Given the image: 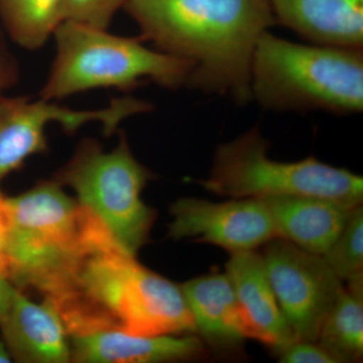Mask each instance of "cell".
Masks as SVG:
<instances>
[{
  "label": "cell",
  "mask_w": 363,
  "mask_h": 363,
  "mask_svg": "<svg viewBox=\"0 0 363 363\" xmlns=\"http://www.w3.org/2000/svg\"><path fill=\"white\" fill-rule=\"evenodd\" d=\"M123 9L145 42L191 64L186 88L252 101L255 48L277 25L267 0H126Z\"/></svg>",
  "instance_id": "cell-1"
},
{
  "label": "cell",
  "mask_w": 363,
  "mask_h": 363,
  "mask_svg": "<svg viewBox=\"0 0 363 363\" xmlns=\"http://www.w3.org/2000/svg\"><path fill=\"white\" fill-rule=\"evenodd\" d=\"M142 267L85 207L78 235L40 260L20 290L40 294L70 336L128 333Z\"/></svg>",
  "instance_id": "cell-2"
},
{
  "label": "cell",
  "mask_w": 363,
  "mask_h": 363,
  "mask_svg": "<svg viewBox=\"0 0 363 363\" xmlns=\"http://www.w3.org/2000/svg\"><path fill=\"white\" fill-rule=\"evenodd\" d=\"M252 100L274 112L363 111V50L295 43L266 32L255 48Z\"/></svg>",
  "instance_id": "cell-3"
},
{
  "label": "cell",
  "mask_w": 363,
  "mask_h": 363,
  "mask_svg": "<svg viewBox=\"0 0 363 363\" xmlns=\"http://www.w3.org/2000/svg\"><path fill=\"white\" fill-rule=\"evenodd\" d=\"M54 37L56 55L40 91L42 99L54 101L97 88L130 91L149 82L169 90L187 87L191 64L150 49L140 35L121 37L65 21Z\"/></svg>",
  "instance_id": "cell-4"
},
{
  "label": "cell",
  "mask_w": 363,
  "mask_h": 363,
  "mask_svg": "<svg viewBox=\"0 0 363 363\" xmlns=\"http://www.w3.org/2000/svg\"><path fill=\"white\" fill-rule=\"evenodd\" d=\"M269 142L259 125L216 147L209 176L197 181L208 192L230 199L313 196L352 208L363 201V179L308 157L298 162L267 156Z\"/></svg>",
  "instance_id": "cell-5"
},
{
  "label": "cell",
  "mask_w": 363,
  "mask_h": 363,
  "mask_svg": "<svg viewBox=\"0 0 363 363\" xmlns=\"http://www.w3.org/2000/svg\"><path fill=\"white\" fill-rule=\"evenodd\" d=\"M155 176L133 156L125 135L111 152L94 140H84L57 174L60 185L76 193L111 231L117 242L136 257L150 242L156 211L142 199L143 188Z\"/></svg>",
  "instance_id": "cell-6"
},
{
  "label": "cell",
  "mask_w": 363,
  "mask_h": 363,
  "mask_svg": "<svg viewBox=\"0 0 363 363\" xmlns=\"http://www.w3.org/2000/svg\"><path fill=\"white\" fill-rule=\"evenodd\" d=\"M152 109L150 102L135 97L117 98L105 108L75 111L42 98L0 95V182L26 159L47 150L45 130L50 123H59L67 133H74L96 121L102 124L104 135H111L128 117Z\"/></svg>",
  "instance_id": "cell-7"
},
{
  "label": "cell",
  "mask_w": 363,
  "mask_h": 363,
  "mask_svg": "<svg viewBox=\"0 0 363 363\" xmlns=\"http://www.w3.org/2000/svg\"><path fill=\"white\" fill-rule=\"evenodd\" d=\"M264 266L274 296L296 340L317 342L343 281L321 255L274 238L264 245Z\"/></svg>",
  "instance_id": "cell-8"
},
{
  "label": "cell",
  "mask_w": 363,
  "mask_h": 363,
  "mask_svg": "<svg viewBox=\"0 0 363 363\" xmlns=\"http://www.w3.org/2000/svg\"><path fill=\"white\" fill-rule=\"evenodd\" d=\"M6 272L73 240L80 230L85 210L57 181L43 182L23 194L6 198Z\"/></svg>",
  "instance_id": "cell-9"
},
{
  "label": "cell",
  "mask_w": 363,
  "mask_h": 363,
  "mask_svg": "<svg viewBox=\"0 0 363 363\" xmlns=\"http://www.w3.org/2000/svg\"><path fill=\"white\" fill-rule=\"evenodd\" d=\"M169 236L209 243L233 253L255 250L277 238L271 214L259 198L210 202L181 198L169 208Z\"/></svg>",
  "instance_id": "cell-10"
},
{
  "label": "cell",
  "mask_w": 363,
  "mask_h": 363,
  "mask_svg": "<svg viewBox=\"0 0 363 363\" xmlns=\"http://www.w3.org/2000/svg\"><path fill=\"white\" fill-rule=\"evenodd\" d=\"M225 272L235 293L245 337L255 339L279 354L296 341L274 296L262 253H233Z\"/></svg>",
  "instance_id": "cell-11"
},
{
  "label": "cell",
  "mask_w": 363,
  "mask_h": 363,
  "mask_svg": "<svg viewBox=\"0 0 363 363\" xmlns=\"http://www.w3.org/2000/svg\"><path fill=\"white\" fill-rule=\"evenodd\" d=\"M0 330L11 358L18 362H71L69 333L49 303H33L16 289Z\"/></svg>",
  "instance_id": "cell-12"
},
{
  "label": "cell",
  "mask_w": 363,
  "mask_h": 363,
  "mask_svg": "<svg viewBox=\"0 0 363 363\" xmlns=\"http://www.w3.org/2000/svg\"><path fill=\"white\" fill-rule=\"evenodd\" d=\"M277 25L310 44L363 50V0H267Z\"/></svg>",
  "instance_id": "cell-13"
},
{
  "label": "cell",
  "mask_w": 363,
  "mask_h": 363,
  "mask_svg": "<svg viewBox=\"0 0 363 363\" xmlns=\"http://www.w3.org/2000/svg\"><path fill=\"white\" fill-rule=\"evenodd\" d=\"M71 362L159 363L193 359L205 348L196 334L142 336L119 331L71 336Z\"/></svg>",
  "instance_id": "cell-14"
},
{
  "label": "cell",
  "mask_w": 363,
  "mask_h": 363,
  "mask_svg": "<svg viewBox=\"0 0 363 363\" xmlns=\"http://www.w3.org/2000/svg\"><path fill=\"white\" fill-rule=\"evenodd\" d=\"M196 335L220 355L236 354L243 347V331L235 293L226 272H213L181 285Z\"/></svg>",
  "instance_id": "cell-15"
},
{
  "label": "cell",
  "mask_w": 363,
  "mask_h": 363,
  "mask_svg": "<svg viewBox=\"0 0 363 363\" xmlns=\"http://www.w3.org/2000/svg\"><path fill=\"white\" fill-rule=\"evenodd\" d=\"M271 214L277 238L306 252L322 255L342 230L350 208L313 196L262 198Z\"/></svg>",
  "instance_id": "cell-16"
},
{
  "label": "cell",
  "mask_w": 363,
  "mask_h": 363,
  "mask_svg": "<svg viewBox=\"0 0 363 363\" xmlns=\"http://www.w3.org/2000/svg\"><path fill=\"white\" fill-rule=\"evenodd\" d=\"M63 21V0H0L7 38L28 51L42 48Z\"/></svg>",
  "instance_id": "cell-17"
},
{
  "label": "cell",
  "mask_w": 363,
  "mask_h": 363,
  "mask_svg": "<svg viewBox=\"0 0 363 363\" xmlns=\"http://www.w3.org/2000/svg\"><path fill=\"white\" fill-rule=\"evenodd\" d=\"M317 342L338 363L362 359L363 295L344 286L322 324Z\"/></svg>",
  "instance_id": "cell-18"
},
{
  "label": "cell",
  "mask_w": 363,
  "mask_h": 363,
  "mask_svg": "<svg viewBox=\"0 0 363 363\" xmlns=\"http://www.w3.org/2000/svg\"><path fill=\"white\" fill-rule=\"evenodd\" d=\"M342 281L363 274V207L352 208L342 230L321 255Z\"/></svg>",
  "instance_id": "cell-19"
},
{
  "label": "cell",
  "mask_w": 363,
  "mask_h": 363,
  "mask_svg": "<svg viewBox=\"0 0 363 363\" xmlns=\"http://www.w3.org/2000/svg\"><path fill=\"white\" fill-rule=\"evenodd\" d=\"M126 0H63L65 21L107 30Z\"/></svg>",
  "instance_id": "cell-20"
},
{
  "label": "cell",
  "mask_w": 363,
  "mask_h": 363,
  "mask_svg": "<svg viewBox=\"0 0 363 363\" xmlns=\"http://www.w3.org/2000/svg\"><path fill=\"white\" fill-rule=\"evenodd\" d=\"M281 363H338L318 342L296 340L278 354Z\"/></svg>",
  "instance_id": "cell-21"
},
{
  "label": "cell",
  "mask_w": 363,
  "mask_h": 363,
  "mask_svg": "<svg viewBox=\"0 0 363 363\" xmlns=\"http://www.w3.org/2000/svg\"><path fill=\"white\" fill-rule=\"evenodd\" d=\"M20 76L18 59L9 48V38L0 23V95L18 84Z\"/></svg>",
  "instance_id": "cell-22"
},
{
  "label": "cell",
  "mask_w": 363,
  "mask_h": 363,
  "mask_svg": "<svg viewBox=\"0 0 363 363\" xmlns=\"http://www.w3.org/2000/svg\"><path fill=\"white\" fill-rule=\"evenodd\" d=\"M9 229V214H7L6 198L0 193V274L6 277V257H4V245ZM7 278V277H6Z\"/></svg>",
  "instance_id": "cell-23"
},
{
  "label": "cell",
  "mask_w": 363,
  "mask_h": 363,
  "mask_svg": "<svg viewBox=\"0 0 363 363\" xmlns=\"http://www.w3.org/2000/svg\"><path fill=\"white\" fill-rule=\"evenodd\" d=\"M16 290V286L4 274H0V320L6 316L9 311Z\"/></svg>",
  "instance_id": "cell-24"
},
{
  "label": "cell",
  "mask_w": 363,
  "mask_h": 363,
  "mask_svg": "<svg viewBox=\"0 0 363 363\" xmlns=\"http://www.w3.org/2000/svg\"><path fill=\"white\" fill-rule=\"evenodd\" d=\"M11 355L4 340H0V362H11Z\"/></svg>",
  "instance_id": "cell-25"
}]
</instances>
